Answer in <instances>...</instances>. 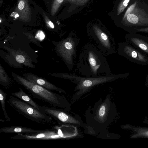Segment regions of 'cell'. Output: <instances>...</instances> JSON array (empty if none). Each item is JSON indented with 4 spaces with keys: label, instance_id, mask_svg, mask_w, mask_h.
Here are the masks:
<instances>
[{
    "label": "cell",
    "instance_id": "cell-17",
    "mask_svg": "<svg viewBox=\"0 0 148 148\" xmlns=\"http://www.w3.org/2000/svg\"><path fill=\"white\" fill-rule=\"evenodd\" d=\"M7 96V94L4 92L1 89H0V101L2 110L3 111L5 118L7 121L10 120L11 118L7 114L5 107V101Z\"/></svg>",
    "mask_w": 148,
    "mask_h": 148
},
{
    "label": "cell",
    "instance_id": "cell-24",
    "mask_svg": "<svg viewBox=\"0 0 148 148\" xmlns=\"http://www.w3.org/2000/svg\"><path fill=\"white\" fill-rule=\"evenodd\" d=\"M12 16L16 18H17L19 16V14L16 12H14L11 14Z\"/></svg>",
    "mask_w": 148,
    "mask_h": 148
},
{
    "label": "cell",
    "instance_id": "cell-13",
    "mask_svg": "<svg viewBox=\"0 0 148 148\" xmlns=\"http://www.w3.org/2000/svg\"><path fill=\"white\" fill-rule=\"evenodd\" d=\"M44 130L34 129L21 126H12L0 128V132L6 133H17L32 134L40 132Z\"/></svg>",
    "mask_w": 148,
    "mask_h": 148
},
{
    "label": "cell",
    "instance_id": "cell-1",
    "mask_svg": "<svg viewBox=\"0 0 148 148\" xmlns=\"http://www.w3.org/2000/svg\"><path fill=\"white\" fill-rule=\"evenodd\" d=\"M76 68L80 76L97 77L111 74L106 56L90 42L86 43L79 56Z\"/></svg>",
    "mask_w": 148,
    "mask_h": 148
},
{
    "label": "cell",
    "instance_id": "cell-21",
    "mask_svg": "<svg viewBox=\"0 0 148 148\" xmlns=\"http://www.w3.org/2000/svg\"><path fill=\"white\" fill-rule=\"evenodd\" d=\"M131 32L144 33L148 34V27L135 29L132 30Z\"/></svg>",
    "mask_w": 148,
    "mask_h": 148
},
{
    "label": "cell",
    "instance_id": "cell-9",
    "mask_svg": "<svg viewBox=\"0 0 148 148\" xmlns=\"http://www.w3.org/2000/svg\"><path fill=\"white\" fill-rule=\"evenodd\" d=\"M117 52L132 62L142 66L148 65V56L126 41L118 43Z\"/></svg>",
    "mask_w": 148,
    "mask_h": 148
},
{
    "label": "cell",
    "instance_id": "cell-11",
    "mask_svg": "<svg viewBox=\"0 0 148 148\" xmlns=\"http://www.w3.org/2000/svg\"><path fill=\"white\" fill-rule=\"evenodd\" d=\"M126 41L148 56V37L135 32H129L125 36Z\"/></svg>",
    "mask_w": 148,
    "mask_h": 148
},
{
    "label": "cell",
    "instance_id": "cell-15",
    "mask_svg": "<svg viewBox=\"0 0 148 148\" xmlns=\"http://www.w3.org/2000/svg\"><path fill=\"white\" fill-rule=\"evenodd\" d=\"M11 95H12L18 98L39 110L40 106L35 102L21 88H19V91L12 92Z\"/></svg>",
    "mask_w": 148,
    "mask_h": 148
},
{
    "label": "cell",
    "instance_id": "cell-27",
    "mask_svg": "<svg viewBox=\"0 0 148 148\" xmlns=\"http://www.w3.org/2000/svg\"><path fill=\"white\" fill-rule=\"evenodd\" d=\"M70 1H73L74 2L76 0H69Z\"/></svg>",
    "mask_w": 148,
    "mask_h": 148
},
{
    "label": "cell",
    "instance_id": "cell-19",
    "mask_svg": "<svg viewBox=\"0 0 148 148\" xmlns=\"http://www.w3.org/2000/svg\"><path fill=\"white\" fill-rule=\"evenodd\" d=\"M64 0H54L51 9V14L54 15L58 10Z\"/></svg>",
    "mask_w": 148,
    "mask_h": 148
},
{
    "label": "cell",
    "instance_id": "cell-23",
    "mask_svg": "<svg viewBox=\"0 0 148 148\" xmlns=\"http://www.w3.org/2000/svg\"><path fill=\"white\" fill-rule=\"evenodd\" d=\"M88 0H76L74 2L75 4L78 5H84Z\"/></svg>",
    "mask_w": 148,
    "mask_h": 148
},
{
    "label": "cell",
    "instance_id": "cell-26",
    "mask_svg": "<svg viewBox=\"0 0 148 148\" xmlns=\"http://www.w3.org/2000/svg\"><path fill=\"white\" fill-rule=\"evenodd\" d=\"M145 83L147 85L148 84V73L147 74L146 77Z\"/></svg>",
    "mask_w": 148,
    "mask_h": 148
},
{
    "label": "cell",
    "instance_id": "cell-4",
    "mask_svg": "<svg viewBox=\"0 0 148 148\" xmlns=\"http://www.w3.org/2000/svg\"><path fill=\"white\" fill-rule=\"evenodd\" d=\"M54 74L55 75L53 76L70 80L76 84L74 91L76 92L72 97V101L75 102L95 86L111 82L117 79L127 77L130 73H127L118 74H111L97 77H87L64 73Z\"/></svg>",
    "mask_w": 148,
    "mask_h": 148
},
{
    "label": "cell",
    "instance_id": "cell-6",
    "mask_svg": "<svg viewBox=\"0 0 148 148\" xmlns=\"http://www.w3.org/2000/svg\"><path fill=\"white\" fill-rule=\"evenodd\" d=\"M9 104L23 117L39 124H53L52 118L27 103L13 96H10Z\"/></svg>",
    "mask_w": 148,
    "mask_h": 148
},
{
    "label": "cell",
    "instance_id": "cell-3",
    "mask_svg": "<svg viewBox=\"0 0 148 148\" xmlns=\"http://www.w3.org/2000/svg\"><path fill=\"white\" fill-rule=\"evenodd\" d=\"M12 75L14 80L37 99L65 111H69L71 110V104L64 95L53 92L14 73L12 72Z\"/></svg>",
    "mask_w": 148,
    "mask_h": 148
},
{
    "label": "cell",
    "instance_id": "cell-7",
    "mask_svg": "<svg viewBox=\"0 0 148 148\" xmlns=\"http://www.w3.org/2000/svg\"><path fill=\"white\" fill-rule=\"evenodd\" d=\"M90 42L97 48L106 57L117 52L113 36L97 25H94L88 34Z\"/></svg>",
    "mask_w": 148,
    "mask_h": 148
},
{
    "label": "cell",
    "instance_id": "cell-20",
    "mask_svg": "<svg viewBox=\"0 0 148 148\" xmlns=\"http://www.w3.org/2000/svg\"><path fill=\"white\" fill-rule=\"evenodd\" d=\"M15 59L16 61L21 63L25 64L26 61L25 58L22 55H18L16 56Z\"/></svg>",
    "mask_w": 148,
    "mask_h": 148
},
{
    "label": "cell",
    "instance_id": "cell-16",
    "mask_svg": "<svg viewBox=\"0 0 148 148\" xmlns=\"http://www.w3.org/2000/svg\"><path fill=\"white\" fill-rule=\"evenodd\" d=\"M0 83L5 88H9L11 85L10 78L1 65L0 67Z\"/></svg>",
    "mask_w": 148,
    "mask_h": 148
},
{
    "label": "cell",
    "instance_id": "cell-5",
    "mask_svg": "<svg viewBox=\"0 0 148 148\" xmlns=\"http://www.w3.org/2000/svg\"><path fill=\"white\" fill-rule=\"evenodd\" d=\"M113 104L111 102L110 95H107L103 100H100L96 103L94 108L90 109L86 113L87 127L89 130L98 131L106 128L112 122L113 117Z\"/></svg>",
    "mask_w": 148,
    "mask_h": 148
},
{
    "label": "cell",
    "instance_id": "cell-10",
    "mask_svg": "<svg viewBox=\"0 0 148 148\" xmlns=\"http://www.w3.org/2000/svg\"><path fill=\"white\" fill-rule=\"evenodd\" d=\"M39 110L53 118L58 123L63 124H72L80 125L81 122L77 119L66 113L64 110L54 107L40 106Z\"/></svg>",
    "mask_w": 148,
    "mask_h": 148
},
{
    "label": "cell",
    "instance_id": "cell-8",
    "mask_svg": "<svg viewBox=\"0 0 148 148\" xmlns=\"http://www.w3.org/2000/svg\"><path fill=\"white\" fill-rule=\"evenodd\" d=\"M79 41L77 37L72 34L61 41L58 45V51L70 70H72L74 66Z\"/></svg>",
    "mask_w": 148,
    "mask_h": 148
},
{
    "label": "cell",
    "instance_id": "cell-18",
    "mask_svg": "<svg viewBox=\"0 0 148 148\" xmlns=\"http://www.w3.org/2000/svg\"><path fill=\"white\" fill-rule=\"evenodd\" d=\"M131 0H119L116 8L117 16L121 15Z\"/></svg>",
    "mask_w": 148,
    "mask_h": 148
},
{
    "label": "cell",
    "instance_id": "cell-25",
    "mask_svg": "<svg viewBox=\"0 0 148 148\" xmlns=\"http://www.w3.org/2000/svg\"><path fill=\"white\" fill-rule=\"evenodd\" d=\"M48 24L49 26L51 28H54V25L53 23L50 21H48Z\"/></svg>",
    "mask_w": 148,
    "mask_h": 148
},
{
    "label": "cell",
    "instance_id": "cell-12",
    "mask_svg": "<svg viewBox=\"0 0 148 148\" xmlns=\"http://www.w3.org/2000/svg\"><path fill=\"white\" fill-rule=\"evenodd\" d=\"M24 77L28 80L50 90L56 91L60 93H65V90L58 88L47 80L35 75L25 73L23 74Z\"/></svg>",
    "mask_w": 148,
    "mask_h": 148
},
{
    "label": "cell",
    "instance_id": "cell-2",
    "mask_svg": "<svg viewBox=\"0 0 148 148\" xmlns=\"http://www.w3.org/2000/svg\"><path fill=\"white\" fill-rule=\"evenodd\" d=\"M122 14L119 26L128 32L148 27V0H131Z\"/></svg>",
    "mask_w": 148,
    "mask_h": 148
},
{
    "label": "cell",
    "instance_id": "cell-22",
    "mask_svg": "<svg viewBox=\"0 0 148 148\" xmlns=\"http://www.w3.org/2000/svg\"><path fill=\"white\" fill-rule=\"evenodd\" d=\"M36 36L40 40H42L45 38V35L44 33L41 31H39L36 34Z\"/></svg>",
    "mask_w": 148,
    "mask_h": 148
},
{
    "label": "cell",
    "instance_id": "cell-14",
    "mask_svg": "<svg viewBox=\"0 0 148 148\" xmlns=\"http://www.w3.org/2000/svg\"><path fill=\"white\" fill-rule=\"evenodd\" d=\"M19 14V18L24 21H27L31 18V11L28 0H19L18 6L15 9Z\"/></svg>",
    "mask_w": 148,
    "mask_h": 148
}]
</instances>
